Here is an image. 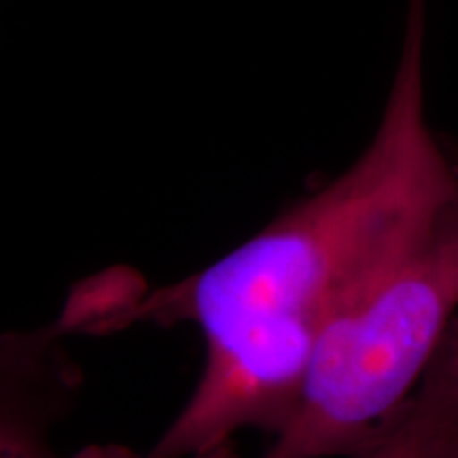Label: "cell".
<instances>
[{"instance_id": "6da1fadb", "label": "cell", "mask_w": 458, "mask_h": 458, "mask_svg": "<svg viewBox=\"0 0 458 458\" xmlns=\"http://www.w3.org/2000/svg\"><path fill=\"white\" fill-rule=\"evenodd\" d=\"M454 196L458 162L427 111V0H408L380 123L340 176L181 283L148 293L114 283L96 334L189 323L204 337L198 385L148 456L193 458L246 428L276 435L331 318Z\"/></svg>"}, {"instance_id": "7a4b0ae2", "label": "cell", "mask_w": 458, "mask_h": 458, "mask_svg": "<svg viewBox=\"0 0 458 458\" xmlns=\"http://www.w3.org/2000/svg\"><path fill=\"white\" fill-rule=\"evenodd\" d=\"M458 317V196L439 206L331 318L300 399L261 458H354L380 435Z\"/></svg>"}, {"instance_id": "3957f363", "label": "cell", "mask_w": 458, "mask_h": 458, "mask_svg": "<svg viewBox=\"0 0 458 458\" xmlns=\"http://www.w3.org/2000/svg\"><path fill=\"white\" fill-rule=\"evenodd\" d=\"M66 318L26 331L13 354L0 360V458H91L88 448L64 454L55 428L71 411L83 376L68 354Z\"/></svg>"}, {"instance_id": "277c9868", "label": "cell", "mask_w": 458, "mask_h": 458, "mask_svg": "<svg viewBox=\"0 0 458 458\" xmlns=\"http://www.w3.org/2000/svg\"><path fill=\"white\" fill-rule=\"evenodd\" d=\"M354 458H458V317L411 397Z\"/></svg>"}, {"instance_id": "5b68a950", "label": "cell", "mask_w": 458, "mask_h": 458, "mask_svg": "<svg viewBox=\"0 0 458 458\" xmlns=\"http://www.w3.org/2000/svg\"><path fill=\"white\" fill-rule=\"evenodd\" d=\"M91 458H151L148 454H139L136 450L125 448V445L108 444V445H89ZM193 458H236V450L232 445H223L219 450L204 452V454H198Z\"/></svg>"}, {"instance_id": "8992f818", "label": "cell", "mask_w": 458, "mask_h": 458, "mask_svg": "<svg viewBox=\"0 0 458 458\" xmlns=\"http://www.w3.org/2000/svg\"><path fill=\"white\" fill-rule=\"evenodd\" d=\"M26 331H11V334H0V360L13 354L24 342Z\"/></svg>"}]
</instances>
